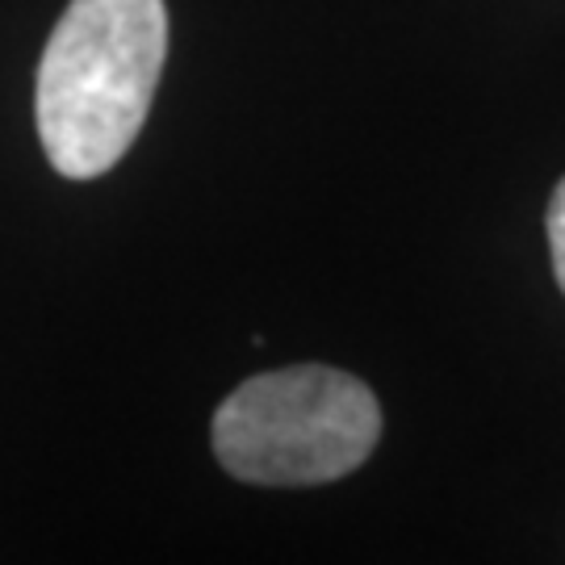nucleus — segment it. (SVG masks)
<instances>
[{
  "mask_svg": "<svg viewBox=\"0 0 565 565\" xmlns=\"http://www.w3.org/2000/svg\"><path fill=\"white\" fill-rule=\"evenodd\" d=\"M168 60L163 0H72L34 81V121L51 168L97 181L135 147Z\"/></svg>",
  "mask_w": 565,
  "mask_h": 565,
  "instance_id": "f257e3e1",
  "label": "nucleus"
},
{
  "mask_svg": "<svg viewBox=\"0 0 565 565\" xmlns=\"http://www.w3.org/2000/svg\"><path fill=\"white\" fill-rule=\"evenodd\" d=\"M382 440L373 390L327 364H294L247 377L214 415V452L252 486L340 482Z\"/></svg>",
  "mask_w": 565,
  "mask_h": 565,
  "instance_id": "f03ea898",
  "label": "nucleus"
},
{
  "mask_svg": "<svg viewBox=\"0 0 565 565\" xmlns=\"http://www.w3.org/2000/svg\"><path fill=\"white\" fill-rule=\"evenodd\" d=\"M545 231H548V256H553V273H557V285L565 294V181L553 189L548 198V214H545Z\"/></svg>",
  "mask_w": 565,
  "mask_h": 565,
  "instance_id": "7ed1b4c3",
  "label": "nucleus"
}]
</instances>
